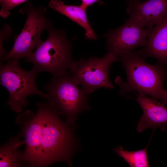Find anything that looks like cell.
<instances>
[{
	"label": "cell",
	"mask_w": 167,
	"mask_h": 167,
	"mask_svg": "<svg viewBox=\"0 0 167 167\" xmlns=\"http://www.w3.org/2000/svg\"><path fill=\"white\" fill-rule=\"evenodd\" d=\"M42 122L41 139L37 167L62 162L71 165L75 147L72 126L64 121L46 99L36 102Z\"/></svg>",
	"instance_id": "1"
},
{
	"label": "cell",
	"mask_w": 167,
	"mask_h": 167,
	"mask_svg": "<svg viewBox=\"0 0 167 167\" xmlns=\"http://www.w3.org/2000/svg\"><path fill=\"white\" fill-rule=\"evenodd\" d=\"M15 122L20 128L18 135L23 138L25 147L22 161L24 167H37L41 139L42 122L41 115L29 110L19 114Z\"/></svg>",
	"instance_id": "9"
},
{
	"label": "cell",
	"mask_w": 167,
	"mask_h": 167,
	"mask_svg": "<svg viewBox=\"0 0 167 167\" xmlns=\"http://www.w3.org/2000/svg\"><path fill=\"white\" fill-rule=\"evenodd\" d=\"M48 6L76 23L85 31V37L90 40L96 39L97 36L88 20L86 9L80 6L68 5L61 0H51Z\"/></svg>",
	"instance_id": "13"
},
{
	"label": "cell",
	"mask_w": 167,
	"mask_h": 167,
	"mask_svg": "<svg viewBox=\"0 0 167 167\" xmlns=\"http://www.w3.org/2000/svg\"><path fill=\"white\" fill-rule=\"evenodd\" d=\"M118 60L121 61L127 76L126 82L119 76L115 80L119 88V94L137 91L166 104L167 92L163 86L166 66L159 63L152 65L146 63L135 50L120 56Z\"/></svg>",
	"instance_id": "2"
},
{
	"label": "cell",
	"mask_w": 167,
	"mask_h": 167,
	"mask_svg": "<svg viewBox=\"0 0 167 167\" xmlns=\"http://www.w3.org/2000/svg\"><path fill=\"white\" fill-rule=\"evenodd\" d=\"M151 30L128 18L124 24L104 35L108 52L114 54L118 59L120 56L131 53L137 47H144Z\"/></svg>",
	"instance_id": "8"
},
{
	"label": "cell",
	"mask_w": 167,
	"mask_h": 167,
	"mask_svg": "<svg viewBox=\"0 0 167 167\" xmlns=\"http://www.w3.org/2000/svg\"><path fill=\"white\" fill-rule=\"evenodd\" d=\"M135 151L125 150L122 147L119 146L114 149L115 152L122 157L131 167H149L147 148Z\"/></svg>",
	"instance_id": "15"
},
{
	"label": "cell",
	"mask_w": 167,
	"mask_h": 167,
	"mask_svg": "<svg viewBox=\"0 0 167 167\" xmlns=\"http://www.w3.org/2000/svg\"><path fill=\"white\" fill-rule=\"evenodd\" d=\"M129 18L142 26L151 29L167 15V0H148L129 3Z\"/></svg>",
	"instance_id": "10"
},
{
	"label": "cell",
	"mask_w": 167,
	"mask_h": 167,
	"mask_svg": "<svg viewBox=\"0 0 167 167\" xmlns=\"http://www.w3.org/2000/svg\"><path fill=\"white\" fill-rule=\"evenodd\" d=\"M166 79H167V70H166ZM166 90H167V89H166ZM166 105H167V103Z\"/></svg>",
	"instance_id": "19"
},
{
	"label": "cell",
	"mask_w": 167,
	"mask_h": 167,
	"mask_svg": "<svg viewBox=\"0 0 167 167\" xmlns=\"http://www.w3.org/2000/svg\"><path fill=\"white\" fill-rule=\"evenodd\" d=\"M116 61V55L108 52L102 57L92 56L88 59L75 61L69 70L76 83L89 94L100 88H114L109 80V70Z\"/></svg>",
	"instance_id": "7"
},
{
	"label": "cell",
	"mask_w": 167,
	"mask_h": 167,
	"mask_svg": "<svg viewBox=\"0 0 167 167\" xmlns=\"http://www.w3.org/2000/svg\"><path fill=\"white\" fill-rule=\"evenodd\" d=\"M17 135L11 137L0 147V167H24L22 161L23 151L20 147L25 144L23 139Z\"/></svg>",
	"instance_id": "14"
},
{
	"label": "cell",
	"mask_w": 167,
	"mask_h": 167,
	"mask_svg": "<svg viewBox=\"0 0 167 167\" xmlns=\"http://www.w3.org/2000/svg\"><path fill=\"white\" fill-rule=\"evenodd\" d=\"M48 36L26 58V62L34 64L38 72H47L53 77L58 76L69 70L75 61L72 58L71 41L65 31L54 28L53 25L46 29Z\"/></svg>",
	"instance_id": "3"
},
{
	"label": "cell",
	"mask_w": 167,
	"mask_h": 167,
	"mask_svg": "<svg viewBox=\"0 0 167 167\" xmlns=\"http://www.w3.org/2000/svg\"><path fill=\"white\" fill-rule=\"evenodd\" d=\"M44 88L47 92L46 99L72 126L79 114L89 109L88 94L79 86L70 71L53 77Z\"/></svg>",
	"instance_id": "4"
},
{
	"label": "cell",
	"mask_w": 167,
	"mask_h": 167,
	"mask_svg": "<svg viewBox=\"0 0 167 167\" xmlns=\"http://www.w3.org/2000/svg\"><path fill=\"white\" fill-rule=\"evenodd\" d=\"M28 0H0L1 9L0 16L5 19L10 14V11L15 7Z\"/></svg>",
	"instance_id": "16"
},
{
	"label": "cell",
	"mask_w": 167,
	"mask_h": 167,
	"mask_svg": "<svg viewBox=\"0 0 167 167\" xmlns=\"http://www.w3.org/2000/svg\"><path fill=\"white\" fill-rule=\"evenodd\" d=\"M38 71L34 66L29 71L24 70L20 66L19 60L12 59L5 64H0V84L8 90L9 98L6 105L10 110L20 113L23 107L28 104L27 97L36 95L47 99L48 96L38 88L36 77Z\"/></svg>",
	"instance_id": "5"
},
{
	"label": "cell",
	"mask_w": 167,
	"mask_h": 167,
	"mask_svg": "<svg viewBox=\"0 0 167 167\" xmlns=\"http://www.w3.org/2000/svg\"><path fill=\"white\" fill-rule=\"evenodd\" d=\"M82 3L80 6L84 8H87L90 6L92 5L99 0H81Z\"/></svg>",
	"instance_id": "17"
},
{
	"label": "cell",
	"mask_w": 167,
	"mask_h": 167,
	"mask_svg": "<svg viewBox=\"0 0 167 167\" xmlns=\"http://www.w3.org/2000/svg\"><path fill=\"white\" fill-rule=\"evenodd\" d=\"M135 99L143 111L137 125L138 132L148 128H159L164 130L167 125V108L165 105L142 94H137Z\"/></svg>",
	"instance_id": "11"
},
{
	"label": "cell",
	"mask_w": 167,
	"mask_h": 167,
	"mask_svg": "<svg viewBox=\"0 0 167 167\" xmlns=\"http://www.w3.org/2000/svg\"><path fill=\"white\" fill-rule=\"evenodd\" d=\"M129 3L138 2V0H129Z\"/></svg>",
	"instance_id": "18"
},
{
	"label": "cell",
	"mask_w": 167,
	"mask_h": 167,
	"mask_svg": "<svg viewBox=\"0 0 167 167\" xmlns=\"http://www.w3.org/2000/svg\"><path fill=\"white\" fill-rule=\"evenodd\" d=\"M137 52L144 60L153 58L167 66V15L151 29L145 46Z\"/></svg>",
	"instance_id": "12"
},
{
	"label": "cell",
	"mask_w": 167,
	"mask_h": 167,
	"mask_svg": "<svg viewBox=\"0 0 167 167\" xmlns=\"http://www.w3.org/2000/svg\"><path fill=\"white\" fill-rule=\"evenodd\" d=\"M19 12L27 15L25 23L20 33L14 36L12 49L1 61L19 60L27 57L42 42L41 36L43 31L53 25L46 16L47 9L45 7L36 8L32 3L28 1L20 9Z\"/></svg>",
	"instance_id": "6"
}]
</instances>
